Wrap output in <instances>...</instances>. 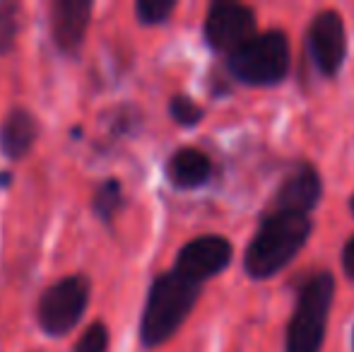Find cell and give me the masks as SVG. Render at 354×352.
Returning <instances> with one entry per match:
<instances>
[{
	"instance_id": "cell-1",
	"label": "cell",
	"mask_w": 354,
	"mask_h": 352,
	"mask_svg": "<svg viewBox=\"0 0 354 352\" xmlns=\"http://www.w3.org/2000/svg\"><path fill=\"white\" fill-rule=\"evenodd\" d=\"M311 234V217L299 212L266 210L256 237L243 256V268L256 280H266L280 272L299 254Z\"/></svg>"
},
{
	"instance_id": "cell-2",
	"label": "cell",
	"mask_w": 354,
	"mask_h": 352,
	"mask_svg": "<svg viewBox=\"0 0 354 352\" xmlns=\"http://www.w3.org/2000/svg\"><path fill=\"white\" fill-rule=\"evenodd\" d=\"M201 297V285L176 270L154 277L140 319V340L145 348H159L183 326Z\"/></svg>"
},
{
	"instance_id": "cell-3",
	"label": "cell",
	"mask_w": 354,
	"mask_h": 352,
	"mask_svg": "<svg viewBox=\"0 0 354 352\" xmlns=\"http://www.w3.org/2000/svg\"><path fill=\"white\" fill-rule=\"evenodd\" d=\"M333 295H335V280L328 270L308 277L299 292L297 306L289 321L287 352H321Z\"/></svg>"
},
{
	"instance_id": "cell-4",
	"label": "cell",
	"mask_w": 354,
	"mask_h": 352,
	"mask_svg": "<svg viewBox=\"0 0 354 352\" xmlns=\"http://www.w3.org/2000/svg\"><path fill=\"white\" fill-rule=\"evenodd\" d=\"M229 73L243 85H277L289 73V41L284 32L256 34L248 44L229 53Z\"/></svg>"
},
{
	"instance_id": "cell-5",
	"label": "cell",
	"mask_w": 354,
	"mask_h": 352,
	"mask_svg": "<svg viewBox=\"0 0 354 352\" xmlns=\"http://www.w3.org/2000/svg\"><path fill=\"white\" fill-rule=\"evenodd\" d=\"M92 285L84 275H68L48 285L37 304V321L46 335H66L87 309Z\"/></svg>"
},
{
	"instance_id": "cell-6",
	"label": "cell",
	"mask_w": 354,
	"mask_h": 352,
	"mask_svg": "<svg viewBox=\"0 0 354 352\" xmlns=\"http://www.w3.org/2000/svg\"><path fill=\"white\" fill-rule=\"evenodd\" d=\"M256 37V12L248 5L212 3L205 17V39L214 51L234 53Z\"/></svg>"
},
{
	"instance_id": "cell-7",
	"label": "cell",
	"mask_w": 354,
	"mask_h": 352,
	"mask_svg": "<svg viewBox=\"0 0 354 352\" xmlns=\"http://www.w3.org/2000/svg\"><path fill=\"white\" fill-rule=\"evenodd\" d=\"M308 51L323 75L333 77L340 73L347 56L345 24L335 10H323L308 27Z\"/></svg>"
},
{
	"instance_id": "cell-8",
	"label": "cell",
	"mask_w": 354,
	"mask_h": 352,
	"mask_svg": "<svg viewBox=\"0 0 354 352\" xmlns=\"http://www.w3.org/2000/svg\"><path fill=\"white\" fill-rule=\"evenodd\" d=\"M229 261H232V244L227 239H222V237L207 234L188 241L178 251L174 270L201 285L203 280L222 272L229 266Z\"/></svg>"
},
{
	"instance_id": "cell-9",
	"label": "cell",
	"mask_w": 354,
	"mask_h": 352,
	"mask_svg": "<svg viewBox=\"0 0 354 352\" xmlns=\"http://www.w3.org/2000/svg\"><path fill=\"white\" fill-rule=\"evenodd\" d=\"M321 201V176L311 165H299L294 167L277 188L272 205L268 210L275 212H299V215H308Z\"/></svg>"
},
{
	"instance_id": "cell-10",
	"label": "cell",
	"mask_w": 354,
	"mask_h": 352,
	"mask_svg": "<svg viewBox=\"0 0 354 352\" xmlns=\"http://www.w3.org/2000/svg\"><path fill=\"white\" fill-rule=\"evenodd\" d=\"M92 19L89 0H56L51 5V34L56 46L68 56L80 51Z\"/></svg>"
},
{
	"instance_id": "cell-11",
	"label": "cell",
	"mask_w": 354,
	"mask_h": 352,
	"mask_svg": "<svg viewBox=\"0 0 354 352\" xmlns=\"http://www.w3.org/2000/svg\"><path fill=\"white\" fill-rule=\"evenodd\" d=\"M39 136V121L29 109L15 106L0 123V150L10 160H22Z\"/></svg>"
},
{
	"instance_id": "cell-12",
	"label": "cell",
	"mask_w": 354,
	"mask_h": 352,
	"mask_svg": "<svg viewBox=\"0 0 354 352\" xmlns=\"http://www.w3.org/2000/svg\"><path fill=\"white\" fill-rule=\"evenodd\" d=\"M212 174V162L205 152L196 150V147H181L176 150L167 162V178L176 188H198L210 178Z\"/></svg>"
},
{
	"instance_id": "cell-13",
	"label": "cell",
	"mask_w": 354,
	"mask_h": 352,
	"mask_svg": "<svg viewBox=\"0 0 354 352\" xmlns=\"http://www.w3.org/2000/svg\"><path fill=\"white\" fill-rule=\"evenodd\" d=\"M22 27V5L17 0H0V56L10 53Z\"/></svg>"
},
{
	"instance_id": "cell-14",
	"label": "cell",
	"mask_w": 354,
	"mask_h": 352,
	"mask_svg": "<svg viewBox=\"0 0 354 352\" xmlns=\"http://www.w3.org/2000/svg\"><path fill=\"white\" fill-rule=\"evenodd\" d=\"M121 205H123L121 183H118L116 178H106V181L94 191V198H92L94 212H97L99 220L111 222L113 217H116V212L121 210Z\"/></svg>"
},
{
	"instance_id": "cell-15",
	"label": "cell",
	"mask_w": 354,
	"mask_h": 352,
	"mask_svg": "<svg viewBox=\"0 0 354 352\" xmlns=\"http://www.w3.org/2000/svg\"><path fill=\"white\" fill-rule=\"evenodd\" d=\"M176 10V0H138L136 15L142 24H162Z\"/></svg>"
},
{
	"instance_id": "cell-16",
	"label": "cell",
	"mask_w": 354,
	"mask_h": 352,
	"mask_svg": "<svg viewBox=\"0 0 354 352\" xmlns=\"http://www.w3.org/2000/svg\"><path fill=\"white\" fill-rule=\"evenodd\" d=\"M169 113H171L174 121L181 123V126H196V123L203 121V109L198 106L191 97H186V94L171 97V102H169Z\"/></svg>"
},
{
	"instance_id": "cell-17",
	"label": "cell",
	"mask_w": 354,
	"mask_h": 352,
	"mask_svg": "<svg viewBox=\"0 0 354 352\" xmlns=\"http://www.w3.org/2000/svg\"><path fill=\"white\" fill-rule=\"evenodd\" d=\"M109 348V331L102 321H94L75 343L73 352H106Z\"/></svg>"
},
{
	"instance_id": "cell-18",
	"label": "cell",
	"mask_w": 354,
	"mask_h": 352,
	"mask_svg": "<svg viewBox=\"0 0 354 352\" xmlns=\"http://www.w3.org/2000/svg\"><path fill=\"white\" fill-rule=\"evenodd\" d=\"M342 268L350 277H354V237L345 244V251H342Z\"/></svg>"
},
{
	"instance_id": "cell-19",
	"label": "cell",
	"mask_w": 354,
	"mask_h": 352,
	"mask_svg": "<svg viewBox=\"0 0 354 352\" xmlns=\"http://www.w3.org/2000/svg\"><path fill=\"white\" fill-rule=\"evenodd\" d=\"M350 207H352V212H354V196H352V203H350Z\"/></svg>"
}]
</instances>
